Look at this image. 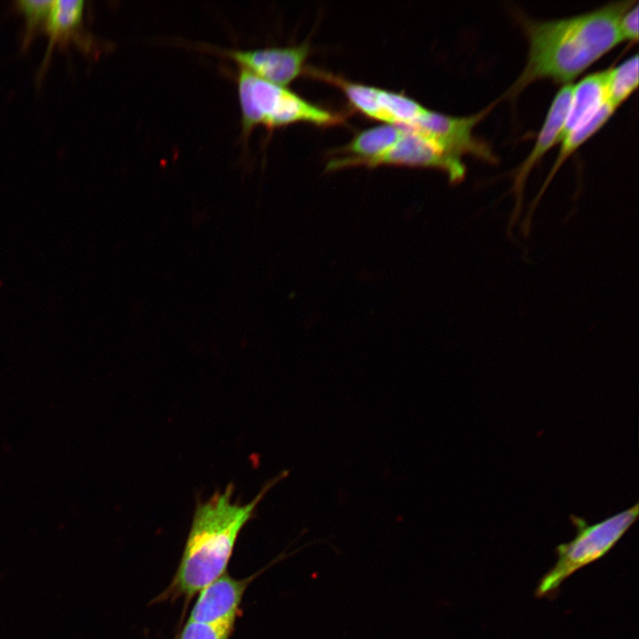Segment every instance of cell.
<instances>
[{"label": "cell", "mask_w": 639, "mask_h": 639, "mask_svg": "<svg viewBox=\"0 0 639 639\" xmlns=\"http://www.w3.org/2000/svg\"><path fill=\"white\" fill-rule=\"evenodd\" d=\"M312 75L340 87L353 106L366 115L390 123V118L381 106L379 89L351 83L332 74L317 70H306Z\"/></svg>", "instance_id": "14"}, {"label": "cell", "mask_w": 639, "mask_h": 639, "mask_svg": "<svg viewBox=\"0 0 639 639\" xmlns=\"http://www.w3.org/2000/svg\"><path fill=\"white\" fill-rule=\"evenodd\" d=\"M224 56L254 75L269 83L287 87L304 71L309 44L261 49L222 50Z\"/></svg>", "instance_id": "7"}, {"label": "cell", "mask_w": 639, "mask_h": 639, "mask_svg": "<svg viewBox=\"0 0 639 639\" xmlns=\"http://www.w3.org/2000/svg\"><path fill=\"white\" fill-rule=\"evenodd\" d=\"M616 108L609 102H605L596 113L584 124L571 132L561 142L562 146L554 162L550 172L537 196L533 207L536 206L540 196L544 193L548 185L550 183L556 173L558 171L563 163L570 157L580 146L588 139L595 135L611 117Z\"/></svg>", "instance_id": "13"}, {"label": "cell", "mask_w": 639, "mask_h": 639, "mask_svg": "<svg viewBox=\"0 0 639 639\" xmlns=\"http://www.w3.org/2000/svg\"><path fill=\"white\" fill-rule=\"evenodd\" d=\"M638 503L596 524L589 525L580 517L571 515L576 536L556 548L557 560L540 580L537 597L555 596L561 584L580 568L605 556L636 521Z\"/></svg>", "instance_id": "4"}, {"label": "cell", "mask_w": 639, "mask_h": 639, "mask_svg": "<svg viewBox=\"0 0 639 639\" xmlns=\"http://www.w3.org/2000/svg\"><path fill=\"white\" fill-rule=\"evenodd\" d=\"M635 3L616 2L566 19L526 22V64L508 94H517L540 79L569 84L623 42L619 21Z\"/></svg>", "instance_id": "1"}, {"label": "cell", "mask_w": 639, "mask_h": 639, "mask_svg": "<svg viewBox=\"0 0 639 639\" xmlns=\"http://www.w3.org/2000/svg\"><path fill=\"white\" fill-rule=\"evenodd\" d=\"M15 8L24 16L25 27L22 37V48L28 47L39 29H43L52 0H17Z\"/></svg>", "instance_id": "17"}, {"label": "cell", "mask_w": 639, "mask_h": 639, "mask_svg": "<svg viewBox=\"0 0 639 639\" xmlns=\"http://www.w3.org/2000/svg\"><path fill=\"white\" fill-rule=\"evenodd\" d=\"M404 130L394 124L375 126L357 134L347 145L337 150L351 154V158L369 160L378 157L391 148L401 138Z\"/></svg>", "instance_id": "12"}, {"label": "cell", "mask_w": 639, "mask_h": 639, "mask_svg": "<svg viewBox=\"0 0 639 639\" xmlns=\"http://www.w3.org/2000/svg\"><path fill=\"white\" fill-rule=\"evenodd\" d=\"M489 109L464 117L446 115L427 109L414 122L404 126L430 139L454 156L461 158L463 154H472L492 162L494 156L490 148L473 135V128Z\"/></svg>", "instance_id": "6"}, {"label": "cell", "mask_w": 639, "mask_h": 639, "mask_svg": "<svg viewBox=\"0 0 639 639\" xmlns=\"http://www.w3.org/2000/svg\"><path fill=\"white\" fill-rule=\"evenodd\" d=\"M236 86L243 138H248L260 125L272 130L300 122L332 126L344 121L342 114L312 105L287 87L269 83L241 68L237 72Z\"/></svg>", "instance_id": "3"}, {"label": "cell", "mask_w": 639, "mask_h": 639, "mask_svg": "<svg viewBox=\"0 0 639 639\" xmlns=\"http://www.w3.org/2000/svg\"><path fill=\"white\" fill-rule=\"evenodd\" d=\"M378 98L381 106L390 118V124H410L427 110V108L403 93L379 89Z\"/></svg>", "instance_id": "16"}, {"label": "cell", "mask_w": 639, "mask_h": 639, "mask_svg": "<svg viewBox=\"0 0 639 639\" xmlns=\"http://www.w3.org/2000/svg\"><path fill=\"white\" fill-rule=\"evenodd\" d=\"M252 578L234 579L226 571L199 592L188 619L234 625L241 614L240 606Z\"/></svg>", "instance_id": "8"}, {"label": "cell", "mask_w": 639, "mask_h": 639, "mask_svg": "<svg viewBox=\"0 0 639 639\" xmlns=\"http://www.w3.org/2000/svg\"><path fill=\"white\" fill-rule=\"evenodd\" d=\"M638 66V55L635 54L616 67L607 70V102L616 109L637 88L639 80Z\"/></svg>", "instance_id": "15"}, {"label": "cell", "mask_w": 639, "mask_h": 639, "mask_svg": "<svg viewBox=\"0 0 639 639\" xmlns=\"http://www.w3.org/2000/svg\"><path fill=\"white\" fill-rule=\"evenodd\" d=\"M638 4L627 10L619 21V30L624 40L637 41L638 39Z\"/></svg>", "instance_id": "19"}, {"label": "cell", "mask_w": 639, "mask_h": 639, "mask_svg": "<svg viewBox=\"0 0 639 639\" xmlns=\"http://www.w3.org/2000/svg\"><path fill=\"white\" fill-rule=\"evenodd\" d=\"M573 84L564 85L555 96L540 132L532 150L516 171L513 193L517 199V209L521 206L522 195L525 180L539 161L556 144L564 124L565 117L572 99Z\"/></svg>", "instance_id": "10"}, {"label": "cell", "mask_w": 639, "mask_h": 639, "mask_svg": "<svg viewBox=\"0 0 639 639\" xmlns=\"http://www.w3.org/2000/svg\"><path fill=\"white\" fill-rule=\"evenodd\" d=\"M398 126L404 130L401 138L382 155L369 160H359L351 157L333 159L328 162L327 170H334L358 165L426 167L443 170L453 183L462 181L465 176V167L461 158L448 154L417 131L404 125Z\"/></svg>", "instance_id": "5"}, {"label": "cell", "mask_w": 639, "mask_h": 639, "mask_svg": "<svg viewBox=\"0 0 639 639\" xmlns=\"http://www.w3.org/2000/svg\"><path fill=\"white\" fill-rule=\"evenodd\" d=\"M84 1L56 0L52 1L43 30L49 41L40 75L44 72L54 44L66 46L74 43L86 53H95L99 43L94 36L86 31L83 26Z\"/></svg>", "instance_id": "9"}, {"label": "cell", "mask_w": 639, "mask_h": 639, "mask_svg": "<svg viewBox=\"0 0 639 639\" xmlns=\"http://www.w3.org/2000/svg\"><path fill=\"white\" fill-rule=\"evenodd\" d=\"M606 83L607 70H603L588 75L573 85L571 102L558 142L587 122L607 101Z\"/></svg>", "instance_id": "11"}, {"label": "cell", "mask_w": 639, "mask_h": 639, "mask_svg": "<svg viewBox=\"0 0 639 639\" xmlns=\"http://www.w3.org/2000/svg\"><path fill=\"white\" fill-rule=\"evenodd\" d=\"M283 470L268 480L247 503L233 500L228 485L195 508L180 563L167 589L157 602L184 597L190 599L226 572L235 543L245 525L255 516L266 493L288 476Z\"/></svg>", "instance_id": "2"}, {"label": "cell", "mask_w": 639, "mask_h": 639, "mask_svg": "<svg viewBox=\"0 0 639 639\" xmlns=\"http://www.w3.org/2000/svg\"><path fill=\"white\" fill-rule=\"evenodd\" d=\"M234 625L202 623L188 619L176 639H229Z\"/></svg>", "instance_id": "18"}]
</instances>
